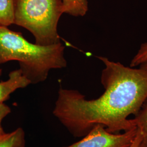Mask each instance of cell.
<instances>
[{
	"instance_id": "obj_1",
	"label": "cell",
	"mask_w": 147,
	"mask_h": 147,
	"mask_svg": "<svg viewBox=\"0 0 147 147\" xmlns=\"http://www.w3.org/2000/svg\"><path fill=\"white\" fill-rule=\"evenodd\" d=\"M105 65L101 81L105 92L97 99L87 100L73 89L58 91L53 113L75 137L84 136L101 125L110 133L135 127L134 119L147 100V61L139 68L98 57Z\"/></svg>"
},
{
	"instance_id": "obj_9",
	"label": "cell",
	"mask_w": 147,
	"mask_h": 147,
	"mask_svg": "<svg viewBox=\"0 0 147 147\" xmlns=\"http://www.w3.org/2000/svg\"><path fill=\"white\" fill-rule=\"evenodd\" d=\"M134 120L142 135V142L140 147H147V104L142 107Z\"/></svg>"
},
{
	"instance_id": "obj_2",
	"label": "cell",
	"mask_w": 147,
	"mask_h": 147,
	"mask_svg": "<svg viewBox=\"0 0 147 147\" xmlns=\"http://www.w3.org/2000/svg\"><path fill=\"white\" fill-rule=\"evenodd\" d=\"M64 49L61 42L48 47L32 44L20 33L0 26V64L18 61L31 84L45 81L51 69L67 67Z\"/></svg>"
},
{
	"instance_id": "obj_11",
	"label": "cell",
	"mask_w": 147,
	"mask_h": 147,
	"mask_svg": "<svg viewBox=\"0 0 147 147\" xmlns=\"http://www.w3.org/2000/svg\"><path fill=\"white\" fill-rule=\"evenodd\" d=\"M11 112V109L9 106L3 104V102L0 103V135L5 134L1 124L2 121L4 118L8 115Z\"/></svg>"
},
{
	"instance_id": "obj_6",
	"label": "cell",
	"mask_w": 147,
	"mask_h": 147,
	"mask_svg": "<svg viewBox=\"0 0 147 147\" xmlns=\"http://www.w3.org/2000/svg\"><path fill=\"white\" fill-rule=\"evenodd\" d=\"M25 132L21 127L0 135V147H25Z\"/></svg>"
},
{
	"instance_id": "obj_13",
	"label": "cell",
	"mask_w": 147,
	"mask_h": 147,
	"mask_svg": "<svg viewBox=\"0 0 147 147\" xmlns=\"http://www.w3.org/2000/svg\"><path fill=\"white\" fill-rule=\"evenodd\" d=\"M1 73H2V70H1V69H0V76L1 75Z\"/></svg>"
},
{
	"instance_id": "obj_8",
	"label": "cell",
	"mask_w": 147,
	"mask_h": 147,
	"mask_svg": "<svg viewBox=\"0 0 147 147\" xmlns=\"http://www.w3.org/2000/svg\"><path fill=\"white\" fill-rule=\"evenodd\" d=\"M14 0H0V26L14 24Z\"/></svg>"
},
{
	"instance_id": "obj_5",
	"label": "cell",
	"mask_w": 147,
	"mask_h": 147,
	"mask_svg": "<svg viewBox=\"0 0 147 147\" xmlns=\"http://www.w3.org/2000/svg\"><path fill=\"white\" fill-rule=\"evenodd\" d=\"M30 84V81L24 75L20 69L11 71L9 79L0 82V103L8 100L16 89L25 88Z\"/></svg>"
},
{
	"instance_id": "obj_7",
	"label": "cell",
	"mask_w": 147,
	"mask_h": 147,
	"mask_svg": "<svg viewBox=\"0 0 147 147\" xmlns=\"http://www.w3.org/2000/svg\"><path fill=\"white\" fill-rule=\"evenodd\" d=\"M64 13L84 16L88 11V0H61Z\"/></svg>"
},
{
	"instance_id": "obj_12",
	"label": "cell",
	"mask_w": 147,
	"mask_h": 147,
	"mask_svg": "<svg viewBox=\"0 0 147 147\" xmlns=\"http://www.w3.org/2000/svg\"><path fill=\"white\" fill-rule=\"evenodd\" d=\"M138 128V127H137ZM138 133L137 134L136 136L135 137L134 142H132L131 146L129 147H140V144L142 142V137L141 134V132L138 128Z\"/></svg>"
},
{
	"instance_id": "obj_4",
	"label": "cell",
	"mask_w": 147,
	"mask_h": 147,
	"mask_svg": "<svg viewBox=\"0 0 147 147\" xmlns=\"http://www.w3.org/2000/svg\"><path fill=\"white\" fill-rule=\"evenodd\" d=\"M135 127L122 134L107 131L104 126H95L81 140L65 147H129L138 133Z\"/></svg>"
},
{
	"instance_id": "obj_10",
	"label": "cell",
	"mask_w": 147,
	"mask_h": 147,
	"mask_svg": "<svg viewBox=\"0 0 147 147\" xmlns=\"http://www.w3.org/2000/svg\"><path fill=\"white\" fill-rule=\"evenodd\" d=\"M146 61H147V42L143 44L141 47L136 55L132 59L130 67H136Z\"/></svg>"
},
{
	"instance_id": "obj_3",
	"label": "cell",
	"mask_w": 147,
	"mask_h": 147,
	"mask_svg": "<svg viewBox=\"0 0 147 147\" xmlns=\"http://www.w3.org/2000/svg\"><path fill=\"white\" fill-rule=\"evenodd\" d=\"M63 13L61 0H14V24L30 32L35 44L48 47L61 42L57 25Z\"/></svg>"
}]
</instances>
